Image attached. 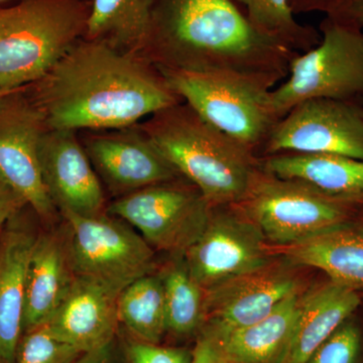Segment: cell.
<instances>
[{
    "mask_svg": "<svg viewBox=\"0 0 363 363\" xmlns=\"http://www.w3.org/2000/svg\"><path fill=\"white\" fill-rule=\"evenodd\" d=\"M6 1V0H0V2Z\"/></svg>",
    "mask_w": 363,
    "mask_h": 363,
    "instance_id": "cell-37",
    "label": "cell"
},
{
    "mask_svg": "<svg viewBox=\"0 0 363 363\" xmlns=\"http://www.w3.org/2000/svg\"><path fill=\"white\" fill-rule=\"evenodd\" d=\"M303 292L294 294L255 323L219 336L205 334L213 339L228 362L279 363L292 336Z\"/></svg>",
    "mask_w": 363,
    "mask_h": 363,
    "instance_id": "cell-22",
    "label": "cell"
},
{
    "mask_svg": "<svg viewBox=\"0 0 363 363\" xmlns=\"http://www.w3.org/2000/svg\"><path fill=\"white\" fill-rule=\"evenodd\" d=\"M154 0H93L85 39L143 56L149 37Z\"/></svg>",
    "mask_w": 363,
    "mask_h": 363,
    "instance_id": "cell-23",
    "label": "cell"
},
{
    "mask_svg": "<svg viewBox=\"0 0 363 363\" xmlns=\"http://www.w3.org/2000/svg\"><path fill=\"white\" fill-rule=\"evenodd\" d=\"M73 363H118L117 362L116 340L105 344L96 350L83 352Z\"/></svg>",
    "mask_w": 363,
    "mask_h": 363,
    "instance_id": "cell-34",
    "label": "cell"
},
{
    "mask_svg": "<svg viewBox=\"0 0 363 363\" xmlns=\"http://www.w3.org/2000/svg\"><path fill=\"white\" fill-rule=\"evenodd\" d=\"M255 224L272 247H285L350 220L354 205L337 201L262 167L247 194L234 204Z\"/></svg>",
    "mask_w": 363,
    "mask_h": 363,
    "instance_id": "cell-7",
    "label": "cell"
},
{
    "mask_svg": "<svg viewBox=\"0 0 363 363\" xmlns=\"http://www.w3.org/2000/svg\"><path fill=\"white\" fill-rule=\"evenodd\" d=\"M279 154L338 155L363 161V105L311 99L274 124L259 157Z\"/></svg>",
    "mask_w": 363,
    "mask_h": 363,
    "instance_id": "cell-10",
    "label": "cell"
},
{
    "mask_svg": "<svg viewBox=\"0 0 363 363\" xmlns=\"http://www.w3.org/2000/svg\"><path fill=\"white\" fill-rule=\"evenodd\" d=\"M126 363H191L192 353L182 348L164 347L160 344L128 338L123 344Z\"/></svg>",
    "mask_w": 363,
    "mask_h": 363,
    "instance_id": "cell-29",
    "label": "cell"
},
{
    "mask_svg": "<svg viewBox=\"0 0 363 363\" xmlns=\"http://www.w3.org/2000/svg\"><path fill=\"white\" fill-rule=\"evenodd\" d=\"M39 157L45 187L59 213L97 216L106 211L101 182L75 130L48 128Z\"/></svg>",
    "mask_w": 363,
    "mask_h": 363,
    "instance_id": "cell-14",
    "label": "cell"
},
{
    "mask_svg": "<svg viewBox=\"0 0 363 363\" xmlns=\"http://www.w3.org/2000/svg\"><path fill=\"white\" fill-rule=\"evenodd\" d=\"M121 292L101 281L76 277L48 328L55 337L82 353L111 343L118 329L117 303Z\"/></svg>",
    "mask_w": 363,
    "mask_h": 363,
    "instance_id": "cell-16",
    "label": "cell"
},
{
    "mask_svg": "<svg viewBox=\"0 0 363 363\" xmlns=\"http://www.w3.org/2000/svg\"><path fill=\"white\" fill-rule=\"evenodd\" d=\"M222 363H230V362H227L225 358L223 357V359H222Z\"/></svg>",
    "mask_w": 363,
    "mask_h": 363,
    "instance_id": "cell-36",
    "label": "cell"
},
{
    "mask_svg": "<svg viewBox=\"0 0 363 363\" xmlns=\"http://www.w3.org/2000/svg\"><path fill=\"white\" fill-rule=\"evenodd\" d=\"M222 359L223 357L213 339L200 332L191 363H222Z\"/></svg>",
    "mask_w": 363,
    "mask_h": 363,
    "instance_id": "cell-32",
    "label": "cell"
},
{
    "mask_svg": "<svg viewBox=\"0 0 363 363\" xmlns=\"http://www.w3.org/2000/svg\"><path fill=\"white\" fill-rule=\"evenodd\" d=\"M33 86L49 130H121L183 102L143 56L85 38Z\"/></svg>",
    "mask_w": 363,
    "mask_h": 363,
    "instance_id": "cell-1",
    "label": "cell"
},
{
    "mask_svg": "<svg viewBox=\"0 0 363 363\" xmlns=\"http://www.w3.org/2000/svg\"><path fill=\"white\" fill-rule=\"evenodd\" d=\"M362 333L350 318L313 353L308 363H358Z\"/></svg>",
    "mask_w": 363,
    "mask_h": 363,
    "instance_id": "cell-28",
    "label": "cell"
},
{
    "mask_svg": "<svg viewBox=\"0 0 363 363\" xmlns=\"http://www.w3.org/2000/svg\"><path fill=\"white\" fill-rule=\"evenodd\" d=\"M88 13L80 0H23L0 9V92L44 77L84 35Z\"/></svg>",
    "mask_w": 363,
    "mask_h": 363,
    "instance_id": "cell-4",
    "label": "cell"
},
{
    "mask_svg": "<svg viewBox=\"0 0 363 363\" xmlns=\"http://www.w3.org/2000/svg\"><path fill=\"white\" fill-rule=\"evenodd\" d=\"M83 147L97 173L121 196L181 178L140 125L88 135Z\"/></svg>",
    "mask_w": 363,
    "mask_h": 363,
    "instance_id": "cell-15",
    "label": "cell"
},
{
    "mask_svg": "<svg viewBox=\"0 0 363 363\" xmlns=\"http://www.w3.org/2000/svg\"><path fill=\"white\" fill-rule=\"evenodd\" d=\"M298 267L286 257L274 255L259 269L205 292L204 323L200 332L219 336L264 319L286 298L305 290Z\"/></svg>",
    "mask_w": 363,
    "mask_h": 363,
    "instance_id": "cell-13",
    "label": "cell"
},
{
    "mask_svg": "<svg viewBox=\"0 0 363 363\" xmlns=\"http://www.w3.org/2000/svg\"><path fill=\"white\" fill-rule=\"evenodd\" d=\"M262 169L300 182L337 201L363 206V161L325 154H279L259 157Z\"/></svg>",
    "mask_w": 363,
    "mask_h": 363,
    "instance_id": "cell-20",
    "label": "cell"
},
{
    "mask_svg": "<svg viewBox=\"0 0 363 363\" xmlns=\"http://www.w3.org/2000/svg\"><path fill=\"white\" fill-rule=\"evenodd\" d=\"M140 128L212 207L240 203L260 168L259 157L184 101L147 117Z\"/></svg>",
    "mask_w": 363,
    "mask_h": 363,
    "instance_id": "cell-3",
    "label": "cell"
},
{
    "mask_svg": "<svg viewBox=\"0 0 363 363\" xmlns=\"http://www.w3.org/2000/svg\"><path fill=\"white\" fill-rule=\"evenodd\" d=\"M16 216L0 236V362L4 363L16 362L23 336L26 274L37 238L16 221Z\"/></svg>",
    "mask_w": 363,
    "mask_h": 363,
    "instance_id": "cell-19",
    "label": "cell"
},
{
    "mask_svg": "<svg viewBox=\"0 0 363 363\" xmlns=\"http://www.w3.org/2000/svg\"><path fill=\"white\" fill-rule=\"evenodd\" d=\"M181 178L121 196L106 212L133 227L154 250L184 255L201 235L213 207Z\"/></svg>",
    "mask_w": 363,
    "mask_h": 363,
    "instance_id": "cell-8",
    "label": "cell"
},
{
    "mask_svg": "<svg viewBox=\"0 0 363 363\" xmlns=\"http://www.w3.org/2000/svg\"><path fill=\"white\" fill-rule=\"evenodd\" d=\"M350 0H290L294 14L321 11L325 14L333 13Z\"/></svg>",
    "mask_w": 363,
    "mask_h": 363,
    "instance_id": "cell-33",
    "label": "cell"
},
{
    "mask_svg": "<svg viewBox=\"0 0 363 363\" xmlns=\"http://www.w3.org/2000/svg\"><path fill=\"white\" fill-rule=\"evenodd\" d=\"M360 304L357 291L333 281L306 289L290 342L279 363H308L317 348Z\"/></svg>",
    "mask_w": 363,
    "mask_h": 363,
    "instance_id": "cell-21",
    "label": "cell"
},
{
    "mask_svg": "<svg viewBox=\"0 0 363 363\" xmlns=\"http://www.w3.org/2000/svg\"><path fill=\"white\" fill-rule=\"evenodd\" d=\"M11 92V91H4V92H0V97L4 96L6 93Z\"/></svg>",
    "mask_w": 363,
    "mask_h": 363,
    "instance_id": "cell-35",
    "label": "cell"
},
{
    "mask_svg": "<svg viewBox=\"0 0 363 363\" xmlns=\"http://www.w3.org/2000/svg\"><path fill=\"white\" fill-rule=\"evenodd\" d=\"M23 90L0 97V183L16 191L40 218L51 222L59 211L45 187L39 157L48 126L40 107Z\"/></svg>",
    "mask_w": 363,
    "mask_h": 363,
    "instance_id": "cell-12",
    "label": "cell"
},
{
    "mask_svg": "<svg viewBox=\"0 0 363 363\" xmlns=\"http://www.w3.org/2000/svg\"><path fill=\"white\" fill-rule=\"evenodd\" d=\"M269 248L298 266L324 272L339 286L363 289V222L345 221L300 242Z\"/></svg>",
    "mask_w": 363,
    "mask_h": 363,
    "instance_id": "cell-18",
    "label": "cell"
},
{
    "mask_svg": "<svg viewBox=\"0 0 363 363\" xmlns=\"http://www.w3.org/2000/svg\"><path fill=\"white\" fill-rule=\"evenodd\" d=\"M316 47L294 56L289 78L269 93L279 121L293 107L311 99L363 105V30L326 16Z\"/></svg>",
    "mask_w": 363,
    "mask_h": 363,
    "instance_id": "cell-6",
    "label": "cell"
},
{
    "mask_svg": "<svg viewBox=\"0 0 363 363\" xmlns=\"http://www.w3.org/2000/svg\"><path fill=\"white\" fill-rule=\"evenodd\" d=\"M183 255L205 292L259 269L274 257L259 227L235 205L212 208L201 235Z\"/></svg>",
    "mask_w": 363,
    "mask_h": 363,
    "instance_id": "cell-11",
    "label": "cell"
},
{
    "mask_svg": "<svg viewBox=\"0 0 363 363\" xmlns=\"http://www.w3.org/2000/svg\"><path fill=\"white\" fill-rule=\"evenodd\" d=\"M245 9V16L257 30L278 40L293 51L305 52L316 47L321 35L311 26L295 18L290 0H235Z\"/></svg>",
    "mask_w": 363,
    "mask_h": 363,
    "instance_id": "cell-26",
    "label": "cell"
},
{
    "mask_svg": "<svg viewBox=\"0 0 363 363\" xmlns=\"http://www.w3.org/2000/svg\"><path fill=\"white\" fill-rule=\"evenodd\" d=\"M332 20L339 21L353 26V28H363V0H350L342 6L327 14Z\"/></svg>",
    "mask_w": 363,
    "mask_h": 363,
    "instance_id": "cell-31",
    "label": "cell"
},
{
    "mask_svg": "<svg viewBox=\"0 0 363 363\" xmlns=\"http://www.w3.org/2000/svg\"><path fill=\"white\" fill-rule=\"evenodd\" d=\"M164 286L167 332L190 336L204 323L205 291L189 271L183 255H172L160 272Z\"/></svg>",
    "mask_w": 363,
    "mask_h": 363,
    "instance_id": "cell-25",
    "label": "cell"
},
{
    "mask_svg": "<svg viewBox=\"0 0 363 363\" xmlns=\"http://www.w3.org/2000/svg\"><path fill=\"white\" fill-rule=\"evenodd\" d=\"M119 324L131 338L160 344L167 333L164 286L160 274H145L121 292L117 303Z\"/></svg>",
    "mask_w": 363,
    "mask_h": 363,
    "instance_id": "cell-24",
    "label": "cell"
},
{
    "mask_svg": "<svg viewBox=\"0 0 363 363\" xmlns=\"http://www.w3.org/2000/svg\"><path fill=\"white\" fill-rule=\"evenodd\" d=\"M75 278L66 223L64 228L38 234L26 274L23 333L49 322Z\"/></svg>",
    "mask_w": 363,
    "mask_h": 363,
    "instance_id": "cell-17",
    "label": "cell"
},
{
    "mask_svg": "<svg viewBox=\"0 0 363 363\" xmlns=\"http://www.w3.org/2000/svg\"><path fill=\"white\" fill-rule=\"evenodd\" d=\"M26 203L16 191L0 183V227L20 213Z\"/></svg>",
    "mask_w": 363,
    "mask_h": 363,
    "instance_id": "cell-30",
    "label": "cell"
},
{
    "mask_svg": "<svg viewBox=\"0 0 363 363\" xmlns=\"http://www.w3.org/2000/svg\"><path fill=\"white\" fill-rule=\"evenodd\" d=\"M76 277L92 279L123 291L155 271V250L133 227L104 213L97 216L62 212Z\"/></svg>",
    "mask_w": 363,
    "mask_h": 363,
    "instance_id": "cell-9",
    "label": "cell"
},
{
    "mask_svg": "<svg viewBox=\"0 0 363 363\" xmlns=\"http://www.w3.org/2000/svg\"><path fill=\"white\" fill-rule=\"evenodd\" d=\"M0 363H4V362H0Z\"/></svg>",
    "mask_w": 363,
    "mask_h": 363,
    "instance_id": "cell-38",
    "label": "cell"
},
{
    "mask_svg": "<svg viewBox=\"0 0 363 363\" xmlns=\"http://www.w3.org/2000/svg\"><path fill=\"white\" fill-rule=\"evenodd\" d=\"M81 354L55 337L45 324L23 334L14 363H73Z\"/></svg>",
    "mask_w": 363,
    "mask_h": 363,
    "instance_id": "cell-27",
    "label": "cell"
},
{
    "mask_svg": "<svg viewBox=\"0 0 363 363\" xmlns=\"http://www.w3.org/2000/svg\"><path fill=\"white\" fill-rule=\"evenodd\" d=\"M297 54L257 30L233 0H154L143 57L164 70L284 80Z\"/></svg>",
    "mask_w": 363,
    "mask_h": 363,
    "instance_id": "cell-2",
    "label": "cell"
},
{
    "mask_svg": "<svg viewBox=\"0 0 363 363\" xmlns=\"http://www.w3.org/2000/svg\"><path fill=\"white\" fill-rule=\"evenodd\" d=\"M159 71L193 111L259 157L279 121L272 113L269 93L281 78L226 72Z\"/></svg>",
    "mask_w": 363,
    "mask_h": 363,
    "instance_id": "cell-5",
    "label": "cell"
}]
</instances>
